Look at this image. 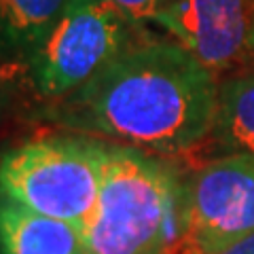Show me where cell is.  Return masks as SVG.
Instances as JSON below:
<instances>
[{"label":"cell","mask_w":254,"mask_h":254,"mask_svg":"<svg viewBox=\"0 0 254 254\" xmlns=\"http://www.w3.org/2000/svg\"><path fill=\"white\" fill-rule=\"evenodd\" d=\"M218 83L178 41H140L83 89L53 102L49 119L161 157L189 155L208 138Z\"/></svg>","instance_id":"obj_1"},{"label":"cell","mask_w":254,"mask_h":254,"mask_svg":"<svg viewBox=\"0 0 254 254\" xmlns=\"http://www.w3.org/2000/svg\"><path fill=\"white\" fill-rule=\"evenodd\" d=\"M182 210L174 165L110 142L100 199L83 229L89 254H161L180 233Z\"/></svg>","instance_id":"obj_2"},{"label":"cell","mask_w":254,"mask_h":254,"mask_svg":"<svg viewBox=\"0 0 254 254\" xmlns=\"http://www.w3.org/2000/svg\"><path fill=\"white\" fill-rule=\"evenodd\" d=\"M110 142L47 136L0 157V197L85 229L98 205Z\"/></svg>","instance_id":"obj_3"},{"label":"cell","mask_w":254,"mask_h":254,"mask_svg":"<svg viewBox=\"0 0 254 254\" xmlns=\"http://www.w3.org/2000/svg\"><path fill=\"white\" fill-rule=\"evenodd\" d=\"M138 30L110 0H70L26 60L34 91L58 102L83 89L140 41Z\"/></svg>","instance_id":"obj_4"},{"label":"cell","mask_w":254,"mask_h":254,"mask_svg":"<svg viewBox=\"0 0 254 254\" xmlns=\"http://www.w3.org/2000/svg\"><path fill=\"white\" fill-rule=\"evenodd\" d=\"M254 233V155L205 161L185 185L178 237L161 254H220Z\"/></svg>","instance_id":"obj_5"},{"label":"cell","mask_w":254,"mask_h":254,"mask_svg":"<svg viewBox=\"0 0 254 254\" xmlns=\"http://www.w3.org/2000/svg\"><path fill=\"white\" fill-rule=\"evenodd\" d=\"M155 23L216 78L254 64V0H178Z\"/></svg>","instance_id":"obj_6"},{"label":"cell","mask_w":254,"mask_h":254,"mask_svg":"<svg viewBox=\"0 0 254 254\" xmlns=\"http://www.w3.org/2000/svg\"><path fill=\"white\" fill-rule=\"evenodd\" d=\"M0 254H89L85 231L0 197Z\"/></svg>","instance_id":"obj_7"},{"label":"cell","mask_w":254,"mask_h":254,"mask_svg":"<svg viewBox=\"0 0 254 254\" xmlns=\"http://www.w3.org/2000/svg\"><path fill=\"white\" fill-rule=\"evenodd\" d=\"M197 148L214 153L212 159L254 155V66L227 74L218 83L212 129Z\"/></svg>","instance_id":"obj_8"},{"label":"cell","mask_w":254,"mask_h":254,"mask_svg":"<svg viewBox=\"0 0 254 254\" xmlns=\"http://www.w3.org/2000/svg\"><path fill=\"white\" fill-rule=\"evenodd\" d=\"M70 0H0V62L26 64Z\"/></svg>","instance_id":"obj_9"},{"label":"cell","mask_w":254,"mask_h":254,"mask_svg":"<svg viewBox=\"0 0 254 254\" xmlns=\"http://www.w3.org/2000/svg\"><path fill=\"white\" fill-rule=\"evenodd\" d=\"M110 2L131 23L142 28L146 23H155L178 0H110Z\"/></svg>","instance_id":"obj_10"},{"label":"cell","mask_w":254,"mask_h":254,"mask_svg":"<svg viewBox=\"0 0 254 254\" xmlns=\"http://www.w3.org/2000/svg\"><path fill=\"white\" fill-rule=\"evenodd\" d=\"M220 254H254V233L242 237L240 242L231 244L227 250H222Z\"/></svg>","instance_id":"obj_11"},{"label":"cell","mask_w":254,"mask_h":254,"mask_svg":"<svg viewBox=\"0 0 254 254\" xmlns=\"http://www.w3.org/2000/svg\"><path fill=\"white\" fill-rule=\"evenodd\" d=\"M0 108H2V83H0Z\"/></svg>","instance_id":"obj_12"}]
</instances>
